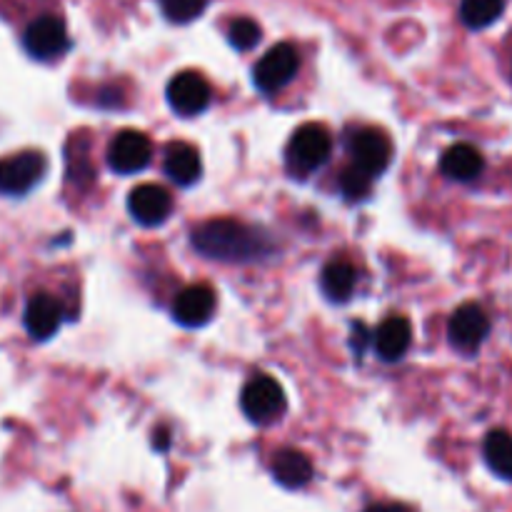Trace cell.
<instances>
[{"instance_id":"obj_24","label":"cell","mask_w":512,"mask_h":512,"mask_svg":"<svg viewBox=\"0 0 512 512\" xmlns=\"http://www.w3.org/2000/svg\"><path fill=\"white\" fill-rule=\"evenodd\" d=\"M368 343H373V335L368 333V328H365L363 323H358L353 328V348H355V353H365V345Z\"/></svg>"},{"instance_id":"obj_3","label":"cell","mask_w":512,"mask_h":512,"mask_svg":"<svg viewBox=\"0 0 512 512\" xmlns=\"http://www.w3.org/2000/svg\"><path fill=\"white\" fill-rule=\"evenodd\" d=\"M240 405L248 420L255 425H270L285 413V393L273 378L268 375H258L250 380L240 395Z\"/></svg>"},{"instance_id":"obj_5","label":"cell","mask_w":512,"mask_h":512,"mask_svg":"<svg viewBox=\"0 0 512 512\" xmlns=\"http://www.w3.org/2000/svg\"><path fill=\"white\" fill-rule=\"evenodd\" d=\"M45 158L35 150L8 155L0 160V193L25 195L43 180Z\"/></svg>"},{"instance_id":"obj_7","label":"cell","mask_w":512,"mask_h":512,"mask_svg":"<svg viewBox=\"0 0 512 512\" xmlns=\"http://www.w3.org/2000/svg\"><path fill=\"white\" fill-rule=\"evenodd\" d=\"M350 155H353V165L365 170L370 178H378L393 160V143L383 130L363 128L350 138Z\"/></svg>"},{"instance_id":"obj_12","label":"cell","mask_w":512,"mask_h":512,"mask_svg":"<svg viewBox=\"0 0 512 512\" xmlns=\"http://www.w3.org/2000/svg\"><path fill=\"white\" fill-rule=\"evenodd\" d=\"M128 210L140 225H160L168 220L170 210H173V198L168 195V190L160 188V185H138L135 190H130L128 195Z\"/></svg>"},{"instance_id":"obj_19","label":"cell","mask_w":512,"mask_h":512,"mask_svg":"<svg viewBox=\"0 0 512 512\" xmlns=\"http://www.w3.org/2000/svg\"><path fill=\"white\" fill-rule=\"evenodd\" d=\"M485 463L490 465L498 478L510 480L512 483V435L505 430H493V433L485 438Z\"/></svg>"},{"instance_id":"obj_6","label":"cell","mask_w":512,"mask_h":512,"mask_svg":"<svg viewBox=\"0 0 512 512\" xmlns=\"http://www.w3.org/2000/svg\"><path fill=\"white\" fill-rule=\"evenodd\" d=\"M23 45L35 60H55L68 50V30L58 15H40L25 28Z\"/></svg>"},{"instance_id":"obj_25","label":"cell","mask_w":512,"mask_h":512,"mask_svg":"<svg viewBox=\"0 0 512 512\" xmlns=\"http://www.w3.org/2000/svg\"><path fill=\"white\" fill-rule=\"evenodd\" d=\"M153 443H155V448H158V450H168V445H170V433H168V428H158V430H155Z\"/></svg>"},{"instance_id":"obj_10","label":"cell","mask_w":512,"mask_h":512,"mask_svg":"<svg viewBox=\"0 0 512 512\" xmlns=\"http://www.w3.org/2000/svg\"><path fill=\"white\" fill-rule=\"evenodd\" d=\"M210 98H213V93H210L208 80L195 70H183L168 83L170 108L185 118L203 113L210 105Z\"/></svg>"},{"instance_id":"obj_1","label":"cell","mask_w":512,"mask_h":512,"mask_svg":"<svg viewBox=\"0 0 512 512\" xmlns=\"http://www.w3.org/2000/svg\"><path fill=\"white\" fill-rule=\"evenodd\" d=\"M193 245L200 255L225 263H250L268 253V240L255 228L235 220H208L193 230Z\"/></svg>"},{"instance_id":"obj_13","label":"cell","mask_w":512,"mask_h":512,"mask_svg":"<svg viewBox=\"0 0 512 512\" xmlns=\"http://www.w3.org/2000/svg\"><path fill=\"white\" fill-rule=\"evenodd\" d=\"M60 323H63V308H60L53 295L38 293L35 298H30L28 308H25V328H28L30 338H53L58 333Z\"/></svg>"},{"instance_id":"obj_23","label":"cell","mask_w":512,"mask_h":512,"mask_svg":"<svg viewBox=\"0 0 512 512\" xmlns=\"http://www.w3.org/2000/svg\"><path fill=\"white\" fill-rule=\"evenodd\" d=\"M228 40L233 48L250 50L260 43V25L250 18H238L230 23Z\"/></svg>"},{"instance_id":"obj_20","label":"cell","mask_w":512,"mask_h":512,"mask_svg":"<svg viewBox=\"0 0 512 512\" xmlns=\"http://www.w3.org/2000/svg\"><path fill=\"white\" fill-rule=\"evenodd\" d=\"M503 8V0H463L460 3V18L468 28L483 30L503 15Z\"/></svg>"},{"instance_id":"obj_22","label":"cell","mask_w":512,"mask_h":512,"mask_svg":"<svg viewBox=\"0 0 512 512\" xmlns=\"http://www.w3.org/2000/svg\"><path fill=\"white\" fill-rule=\"evenodd\" d=\"M208 3L210 0H160V10L173 23H190V20L203 15Z\"/></svg>"},{"instance_id":"obj_21","label":"cell","mask_w":512,"mask_h":512,"mask_svg":"<svg viewBox=\"0 0 512 512\" xmlns=\"http://www.w3.org/2000/svg\"><path fill=\"white\" fill-rule=\"evenodd\" d=\"M370 185H373V178L365 170H360L358 165H348L340 175V190H343L345 200H350V203L368 198Z\"/></svg>"},{"instance_id":"obj_8","label":"cell","mask_w":512,"mask_h":512,"mask_svg":"<svg viewBox=\"0 0 512 512\" xmlns=\"http://www.w3.org/2000/svg\"><path fill=\"white\" fill-rule=\"evenodd\" d=\"M488 333V315H485V310L475 303L460 305L448 323L450 343H453L460 353H475V350L485 343Z\"/></svg>"},{"instance_id":"obj_4","label":"cell","mask_w":512,"mask_h":512,"mask_svg":"<svg viewBox=\"0 0 512 512\" xmlns=\"http://www.w3.org/2000/svg\"><path fill=\"white\" fill-rule=\"evenodd\" d=\"M298 70V50L290 43H278L258 60V65L253 68V83L258 85L260 93H278L298 75Z\"/></svg>"},{"instance_id":"obj_11","label":"cell","mask_w":512,"mask_h":512,"mask_svg":"<svg viewBox=\"0 0 512 512\" xmlns=\"http://www.w3.org/2000/svg\"><path fill=\"white\" fill-rule=\"evenodd\" d=\"M215 313V293L210 285H188L175 295L173 303V318L178 320L183 328H200L208 323Z\"/></svg>"},{"instance_id":"obj_17","label":"cell","mask_w":512,"mask_h":512,"mask_svg":"<svg viewBox=\"0 0 512 512\" xmlns=\"http://www.w3.org/2000/svg\"><path fill=\"white\" fill-rule=\"evenodd\" d=\"M273 475L283 488H303L313 478V465L298 450H280L273 458Z\"/></svg>"},{"instance_id":"obj_16","label":"cell","mask_w":512,"mask_h":512,"mask_svg":"<svg viewBox=\"0 0 512 512\" xmlns=\"http://www.w3.org/2000/svg\"><path fill=\"white\" fill-rule=\"evenodd\" d=\"M483 165L485 163L480 150L468 143H458L453 148H448L443 153V160H440V170L450 180H460V183H468V180L478 178L483 173Z\"/></svg>"},{"instance_id":"obj_18","label":"cell","mask_w":512,"mask_h":512,"mask_svg":"<svg viewBox=\"0 0 512 512\" xmlns=\"http://www.w3.org/2000/svg\"><path fill=\"white\" fill-rule=\"evenodd\" d=\"M355 283V268L348 263V260H333L323 268V275H320V288H323L325 298L333 300V303H345L353 295Z\"/></svg>"},{"instance_id":"obj_14","label":"cell","mask_w":512,"mask_h":512,"mask_svg":"<svg viewBox=\"0 0 512 512\" xmlns=\"http://www.w3.org/2000/svg\"><path fill=\"white\" fill-rule=\"evenodd\" d=\"M410 343H413V325H410V320L400 318V315L380 323V328L373 333L375 350H378L380 358L388 360V363L403 358V355L408 353Z\"/></svg>"},{"instance_id":"obj_9","label":"cell","mask_w":512,"mask_h":512,"mask_svg":"<svg viewBox=\"0 0 512 512\" xmlns=\"http://www.w3.org/2000/svg\"><path fill=\"white\" fill-rule=\"evenodd\" d=\"M153 158V145L138 130H123L113 138L108 148V165L120 175H133L148 168Z\"/></svg>"},{"instance_id":"obj_26","label":"cell","mask_w":512,"mask_h":512,"mask_svg":"<svg viewBox=\"0 0 512 512\" xmlns=\"http://www.w3.org/2000/svg\"><path fill=\"white\" fill-rule=\"evenodd\" d=\"M365 512H410V510L398 503H383V505H373V508H368Z\"/></svg>"},{"instance_id":"obj_15","label":"cell","mask_w":512,"mask_h":512,"mask_svg":"<svg viewBox=\"0 0 512 512\" xmlns=\"http://www.w3.org/2000/svg\"><path fill=\"white\" fill-rule=\"evenodd\" d=\"M200 173H203V165H200V155L193 145L170 143L165 148V175L173 183L188 188V185L198 183Z\"/></svg>"},{"instance_id":"obj_2","label":"cell","mask_w":512,"mask_h":512,"mask_svg":"<svg viewBox=\"0 0 512 512\" xmlns=\"http://www.w3.org/2000/svg\"><path fill=\"white\" fill-rule=\"evenodd\" d=\"M330 150H333V140H330L328 128L318 123L300 125L293 133L288 143V168L293 173L305 175L318 170L320 165L328 163Z\"/></svg>"}]
</instances>
